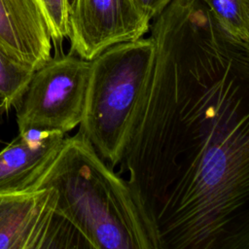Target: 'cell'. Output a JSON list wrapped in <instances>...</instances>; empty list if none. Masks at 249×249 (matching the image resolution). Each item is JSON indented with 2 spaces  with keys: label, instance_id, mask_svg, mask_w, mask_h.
I'll return each mask as SVG.
<instances>
[{
  "label": "cell",
  "instance_id": "cell-9",
  "mask_svg": "<svg viewBox=\"0 0 249 249\" xmlns=\"http://www.w3.org/2000/svg\"><path fill=\"white\" fill-rule=\"evenodd\" d=\"M34 71L0 49V111L7 112L17 106Z\"/></svg>",
  "mask_w": 249,
  "mask_h": 249
},
{
  "label": "cell",
  "instance_id": "cell-12",
  "mask_svg": "<svg viewBox=\"0 0 249 249\" xmlns=\"http://www.w3.org/2000/svg\"><path fill=\"white\" fill-rule=\"evenodd\" d=\"M140 11L151 20L171 0H133Z\"/></svg>",
  "mask_w": 249,
  "mask_h": 249
},
{
  "label": "cell",
  "instance_id": "cell-3",
  "mask_svg": "<svg viewBox=\"0 0 249 249\" xmlns=\"http://www.w3.org/2000/svg\"><path fill=\"white\" fill-rule=\"evenodd\" d=\"M154 58L153 40L142 37L113 45L90 60L79 132L112 168L122 158Z\"/></svg>",
  "mask_w": 249,
  "mask_h": 249
},
{
  "label": "cell",
  "instance_id": "cell-5",
  "mask_svg": "<svg viewBox=\"0 0 249 249\" xmlns=\"http://www.w3.org/2000/svg\"><path fill=\"white\" fill-rule=\"evenodd\" d=\"M56 199L53 188L0 194V249L86 248Z\"/></svg>",
  "mask_w": 249,
  "mask_h": 249
},
{
  "label": "cell",
  "instance_id": "cell-8",
  "mask_svg": "<svg viewBox=\"0 0 249 249\" xmlns=\"http://www.w3.org/2000/svg\"><path fill=\"white\" fill-rule=\"evenodd\" d=\"M66 134L28 128L0 151V194L31 191L60 149Z\"/></svg>",
  "mask_w": 249,
  "mask_h": 249
},
{
  "label": "cell",
  "instance_id": "cell-10",
  "mask_svg": "<svg viewBox=\"0 0 249 249\" xmlns=\"http://www.w3.org/2000/svg\"><path fill=\"white\" fill-rule=\"evenodd\" d=\"M236 38L249 42V0H201Z\"/></svg>",
  "mask_w": 249,
  "mask_h": 249
},
{
  "label": "cell",
  "instance_id": "cell-11",
  "mask_svg": "<svg viewBox=\"0 0 249 249\" xmlns=\"http://www.w3.org/2000/svg\"><path fill=\"white\" fill-rule=\"evenodd\" d=\"M52 41L58 45L68 37L69 0H39Z\"/></svg>",
  "mask_w": 249,
  "mask_h": 249
},
{
  "label": "cell",
  "instance_id": "cell-1",
  "mask_svg": "<svg viewBox=\"0 0 249 249\" xmlns=\"http://www.w3.org/2000/svg\"><path fill=\"white\" fill-rule=\"evenodd\" d=\"M151 21L154 64L117 173L158 249H249V42L201 0Z\"/></svg>",
  "mask_w": 249,
  "mask_h": 249
},
{
  "label": "cell",
  "instance_id": "cell-4",
  "mask_svg": "<svg viewBox=\"0 0 249 249\" xmlns=\"http://www.w3.org/2000/svg\"><path fill=\"white\" fill-rule=\"evenodd\" d=\"M90 60L73 53L36 69L16 109L18 132L28 128L71 131L82 121Z\"/></svg>",
  "mask_w": 249,
  "mask_h": 249
},
{
  "label": "cell",
  "instance_id": "cell-2",
  "mask_svg": "<svg viewBox=\"0 0 249 249\" xmlns=\"http://www.w3.org/2000/svg\"><path fill=\"white\" fill-rule=\"evenodd\" d=\"M42 188L56 192V213L73 227L86 248L158 249L126 181L79 131L65 136L32 190Z\"/></svg>",
  "mask_w": 249,
  "mask_h": 249
},
{
  "label": "cell",
  "instance_id": "cell-6",
  "mask_svg": "<svg viewBox=\"0 0 249 249\" xmlns=\"http://www.w3.org/2000/svg\"><path fill=\"white\" fill-rule=\"evenodd\" d=\"M151 20L133 0H69L71 51L91 60L107 48L142 38Z\"/></svg>",
  "mask_w": 249,
  "mask_h": 249
},
{
  "label": "cell",
  "instance_id": "cell-7",
  "mask_svg": "<svg viewBox=\"0 0 249 249\" xmlns=\"http://www.w3.org/2000/svg\"><path fill=\"white\" fill-rule=\"evenodd\" d=\"M0 49L34 70L52 57V39L39 0H0Z\"/></svg>",
  "mask_w": 249,
  "mask_h": 249
}]
</instances>
